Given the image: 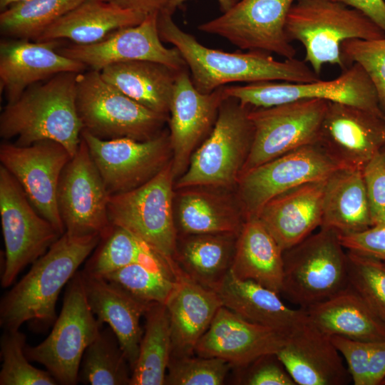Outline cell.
<instances>
[{"label":"cell","instance_id":"obj_1","mask_svg":"<svg viewBox=\"0 0 385 385\" xmlns=\"http://www.w3.org/2000/svg\"><path fill=\"white\" fill-rule=\"evenodd\" d=\"M166 11L158 14V28L164 42L180 52L195 87L207 93L229 83L261 81L304 83L320 78L304 61L296 58L277 61L262 51L225 52L206 47L183 31Z\"/></svg>","mask_w":385,"mask_h":385},{"label":"cell","instance_id":"obj_2","mask_svg":"<svg viewBox=\"0 0 385 385\" xmlns=\"http://www.w3.org/2000/svg\"><path fill=\"white\" fill-rule=\"evenodd\" d=\"M78 73L63 72L29 86L0 115V136L29 145L41 140L62 145L73 157L78 149L83 125L76 108Z\"/></svg>","mask_w":385,"mask_h":385},{"label":"cell","instance_id":"obj_3","mask_svg":"<svg viewBox=\"0 0 385 385\" xmlns=\"http://www.w3.org/2000/svg\"><path fill=\"white\" fill-rule=\"evenodd\" d=\"M101 237L64 232L34 263L29 272L2 297L0 326L19 329L26 322L56 321V302L63 287L96 250Z\"/></svg>","mask_w":385,"mask_h":385},{"label":"cell","instance_id":"obj_4","mask_svg":"<svg viewBox=\"0 0 385 385\" xmlns=\"http://www.w3.org/2000/svg\"><path fill=\"white\" fill-rule=\"evenodd\" d=\"M285 31L300 42L304 61L320 76L324 64L347 66L341 46L350 39H376L385 33L360 11L337 0H296L288 14Z\"/></svg>","mask_w":385,"mask_h":385},{"label":"cell","instance_id":"obj_5","mask_svg":"<svg viewBox=\"0 0 385 385\" xmlns=\"http://www.w3.org/2000/svg\"><path fill=\"white\" fill-rule=\"evenodd\" d=\"M338 232L321 227L283 251L281 294L305 309L346 288L348 262Z\"/></svg>","mask_w":385,"mask_h":385},{"label":"cell","instance_id":"obj_6","mask_svg":"<svg viewBox=\"0 0 385 385\" xmlns=\"http://www.w3.org/2000/svg\"><path fill=\"white\" fill-rule=\"evenodd\" d=\"M249 110L235 98L222 102L213 128L192 153L175 188L230 187L237 183L253 136Z\"/></svg>","mask_w":385,"mask_h":385},{"label":"cell","instance_id":"obj_7","mask_svg":"<svg viewBox=\"0 0 385 385\" xmlns=\"http://www.w3.org/2000/svg\"><path fill=\"white\" fill-rule=\"evenodd\" d=\"M76 102L83 130L103 140H147L160 133L169 118L129 98L93 69L78 73Z\"/></svg>","mask_w":385,"mask_h":385},{"label":"cell","instance_id":"obj_8","mask_svg":"<svg viewBox=\"0 0 385 385\" xmlns=\"http://www.w3.org/2000/svg\"><path fill=\"white\" fill-rule=\"evenodd\" d=\"M102 326L86 297L81 270L67 284L63 306L49 335L34 346H26L31 361L43 364L58 384L75 385L85 350Z\"/></svg>","mask_w":385,"mask_h":385},{"label":"cell","instance_id":"obj_9","mask_svg":"<svg viewBox=\"0 0 385 385\" xmlns=\"http://www.w3.org/2000/svg\"><path fill=\"white\" fill-rule=\"evenodd\" d=\"M174 179L171 160L142 185L111 195L108 203L113 226L128 230L173 260L178 237L173 208Z\"/></svg>","mask_w":385,"mask_h":385},{"label":"cell","instance_id":"obj_10","mask_svg":"<svg viewBox=\"0 0 385 385\" xmlns=\"http://www.w3.org/2000/svg\"><path fill=\"white\" fill-rule=\"evenodd\" d=\"M227 98L243 106L267 108L299 100H324L351 105L385 118L376 89L360 65L354 63L329 81L304 83L261 81L225 86Z\"/></svg>","mask_w":385,"mask_h":385},{"label":"cell","instance_id":"obj_11","mask_svg":"<svg viewBox=\"0 0 385 385\" xmlns=\"http://www.w3.org/2000/svg\"><path fill=\"white\" fill-rule=\"evenodd\" d=\"M329 101L299 100L267 108H250L251 146L240 175L307 145L317 143Z\"/></svg>","mask_w":385,"mask_h":385},{"label":"cell","instance_id":"obj_12","mask_svg":"<svg viewBox=\"0 0 385 385\" xmlns=\"http://www.w3.org/2000/svg\"><path fill=\"white\" fill-rule=\"evenodd\" d=\"M0 216L5 246L1 285L11 286L19 272L42 256L61 235L36 210L16 178L0 165Z\"/></svg>","mask_w":385,"mask_h":385},{"label":"cell","instance_id":"obj_13","mask_svg":"<svg viewBox=\"0 0 385 385\" xmlns=\"http://www.w3.org/2000/svg\"><path fill=\"white\" fill-rule=\"evenodd\" d=\"M343 168L315 143L297 148L242 173L237 185L245 220L257 216L262 207L277 195L301 185L327 179Z\"/></svg>","mask_w":385,"mask_h":385},{"label":"cell","instance_id":"obj_14","mask_svg":"<svg viewBox=\"0 0 385 385\" xmlns=\"http://www.w3.org/2000/svg\"><path fill=\"white\" fill-rule=\"evenodd\" d=\"M110 194L81 138L76 154L64 168L57 202L65 232L72 235L108 236L113 226L108 213Z\"/></svg>","mask_w":385,"mask_h":385},{"label":"cell","instance_id":"obj_15","mask_svg":"<svg viewBox=\"0 0 385 385\" xmlns=\"http://www.w3.org/2000/svg\"><path fill=\"white\" fill-rule=\"evenodd\" d=\"M81 138L110 195L142 185L172 160L166 131L147 140H137L129 138L103 140L82 130Z\"/></svg>","mask_w":385,"mask_h":385},{"label":"cell","instance_id":"obj_16","mask_svg":"<svg viewBox=\"0 0 385 385\" xmlns=\"http://www.w3.org/2000/svg\"><path fill=\"white\" fill-rule=\"evenodd\" d=\"M296 0H240L220 16L197 29L220 36L242 50L262 51L285 58H295L285 25Z\"/></svg>","mask_w":385,"mask_h":385},{"label":"cell","instance_id":"obj_17","mask_svg":"<svg viewBox=\"0 0 385 385\" xmlns=\"http://www.w3.org/2000/svg\"><path fill=\"white\" fill-rule=\"evenodd\" d=\"M72 156L60 143L46 140L29 145L3 142L0 161L18 181L38 213L63 235L57 202L62 172Z\"/></svg>","mask_w":385,"mask_h":385},{"label":"cell","instance_id":"obj_18","mask_svg":"<svg viewBox=\"0 0 385 385\" xmlns=\"http://www.w3.org/2000/svg\"><path fill=\"white\" fill-rule=\"evenodd\" d=\"M158 14L148 15L140 24L116 30L98 43H71L60 46L57 51L89 69L99 71L113 63L132 61L160 63L175 71L187 68L179 51L163 44L158 28Z\"/></svg>","mask_w":385,"mask_h":385},{"label":"cell","instance_id":"obj_19","mask_svg":"<svg viewBox=\"0 0 385 385\" xmlns=\"http://www.w3.org/2000/svg\"><path fill=\"white\" fill-rule=\"evenodd\" d=\"M188 70L177 73L170 106L169 138L175 178L185 173L192 152L211 132L220 108L227 98L225 86L207 93L199 91Z\"/></svg>","mask_w":385,"mask_h":385},{"label":"cell","instance_id":"obj_20","mask_svg":"<svg viewBox=\"0 0 385 385\" xmlns=\"http://www.w3.org/2000/svg\"><path fill=\"white\" fill-rule=\"evenodd\" d=\"M317 144L345 168L363 169L385 146V118L351 105L329 102Z\"/></svg>","mask_w":385,"mask_h":385},{"label":"cell","instance_id":"obj_21","mask_svg":"<svg viewBox=\"0 0 385 385\" xmlns=\"http://www.w3.org/2000/svg\"><path fill=\"white\" fill-rule=\"evenodd\" d=\"M287 337L274 329L247 321L222 306L197 343L195 354L220 358L232 367L241 368L263 355L276 354Z\"/></svg>","mask_w":385,"mask_h":385},{"label":"cell","instance_id":"obj_22","mask_svg":"<svg viewBox=\"0 0 385 385\" xmlns=\"http://www.w3.org/2000/svg\"><path fill=\"white\" fill-rule=\"evenodd\" d=\"M59 40L36 41L9 38L0 42V86L7 103L29 86L63 72L81 73L87 67L60 53Z\"/></svg>","mask_w":385,"mask_h":385},{"label":"cell","instance_id":"obj_23","mask_svg":"<svg viewBox=\"0 0 385 385\" xmlns=\"http://www.w3.org/2000/svg\"><path fill=\"white\" fill-rule=\"evenodd\" d=\"M276 354L297 385H344L351 380L331 337L309 319L287 336Z\"/></svg>","mask_w":385,"mask_h":385},{"label":"cell","instance_id":"obj_24","mask_svg":"<svg viewBox=\"0 0 385 385\" xmlns=\"http://www.w3.org/2000/svg\"><path fill=\"white\" fill-rule=\"evenodd\" d=\"M165 304L170 319L171 356L193 355L197 343L222 307L218 294L191 279L177 265L175 284Z\"/></svg>","mask_w":385,"mask_h":385},{"label":"cell","instance_id":"obj_25","mask_svg":"<svg viewBox=\"0 0 385 385\" xmlns=\"http://www.w3.org/2000/svg\"><path fill=\"white\" fill-rule=\"evenodd\" d=\"M81 274L91 311L101 325L106 323L114 332L133 371L143 334L140 319L150 303L102 277Z\"/></svg>","mask_w":385,"mask_h":385},{"label":"cell","instance_id":"obj_26","mask_svg":"<svg viewBox=\"0 0 385 385\" xmlns=\"http://www.w3.org/2000/svg\"><path fill=\"white\" fill-rule=\"evenodd\" d=\"M327 179L305 183L277 195L257 215L283 251L321 226Z\"/></svg>","mask_w":385,"mask_h":385},{"label":"cell","instance_id":"obj_27","mask_svg":"<svg viewBox=\"0 0 385 385\" xmlns=\"http://www.w3.org/2000/svg\"><path fill=\"white\" fill-rule=\"evenodd\" d=\"M213 290L223 307L247 321L287 337L307 320L304 309L290 308L279 294L254 281L239 279L230 270Z\"/></svg>","mask_w":385,"mask_h":385},{"label":"cell","instance_id":"obj_28","mask_svg":"<svg viewBox=\"0 0 385 385\" xmlns=\"http://www.w3.org/2000/svg\"><path fill=\"white\" fill-rule=\"evenodd\" d=\"M145 18L103 0H84L48 27L36 41L68 39L73 44L91 45Z\"/></svg>","mask_w":385,"mask_h":385},{"label":"cell","instance_id":"obj_29","mask_svg":"<svg viewBox=\"0 0 385 385\" xmlns=\"http://www.w3.org/2000/svg\"><path fill=\"white\" fill-rule=\"evenodd\" d=\"M231 272L281 294L283 250L256 216L246 218L237 235Z\"/></svg>","mask_w":385,"mask_h":385},{"label":"cell","instance_id":"obj_30","mask_svg":"<svg viewBox=\"0 0 385 385\" xmlns=\"http://www.w3.org/2000/svg\"><path fill=\"white\" fill-rule=\"evenodd\" d=\"M304 310L310 322L329 337L385 340V323L349 286Z\"/></svg>","mask_w":385,"mask_h":385},{"label":"cell","instance_id":"obj_31","mask_svg":"<svg viewBox=\"0 0 385 385\" xmlns=\"http://www.w3.org/2000/svg\"><path fill=\"white\" fill-rule=\"evenodd\" d=\"M371 226L362 169L343 168L333 173L326 180L320 227L350 234Z\"/></svg>","mask_w":385,"mask_h":385},{"label":"cell","instance_id":"obj_32","mask_svg":"<svg viewBox=\"0 0 385 385\" xmlns=\"http://www.w3.org/2000/svg\"><path fill=\"white\" fill-rule=\"evenodd\" d=\"M178 71L160 63L132 61L107 66L100 73L106 81L129 98L169 117Z\"/></svg>","mask_w":385,"mask_h":385},{"label":"cell","instance_id":"obj_33","mask_svg":"<svg viewBox=\"0 0 385 385\" xmlns=\"http://www.w3.org/2000/svg\"><path fill=\"white\" fill-rule=\"evenodd\" d=\"M238 235L197 234L178 237L173 260L188 277L214 289L231 269Z\"/></svg>","mask_w":385,"mask_h":385},{"label":"cell","instance_id":"obj_34","mask_svg":"<svg viewBox=\"0 0 385 385\" xmlns=\"http://www.w3.org/2000/svg\"><path fill=\"white\" fill-rule=\"evenodd\" d=\"M192 188L179 197L178 234L238 235L245 221L242 211L225 197Z\"/></svg>","mask_w":385,"mask_h":385},{"label":"cell","instance_id":"obj_35","mask_svg":"<svg viewBox=\"0 0 385 385\" xmlns=\"http://www.w3.org/2000/svg\"><path fill=\"white\" fill-rule=\"evenodd\" d=\"M133 264L170 273L176 263L155 250L128 230L113 226L110 234L101 240L83 270L99 277Z\"/></svg>","mask_w":385,"mask_h":385},{"label":"cell","instance_id":"obj_36","mask_svg":"<svg viewBox=\"0 0 385 385\" xmlns=\"http://www.w3.org/2000/svg\"><path fill=\"white\" fill-rule=\"evenodd\" d=\"M144 317L145 329L130 385H165L172 353L170 319L165 304L150 303Z\"/></svg>","mask_w":385,"mask_h":385},{"label":"cell","instance_id":"obj_37","mask_svg":"<svg viewBox=\"0 0 385 385\" xmlns=\"http://www.w3.org/2000/svg\"><path fill=\"white\" fill-rule=\"evenodd\" d=\"M132 369L117 336L108 327L101 330L84 351L78 382L90 385H130Z\"/></svg>","mask_w":385,"mask_h":385},{"label":"cell","instance_id":"obj_38","mask_svg":"<svg viewBox=\"0 0 385 385\" xmlns=\"http://www.w3.org/2000/svg\"><path fill=\"white\" fill-rule=\"evenodd\" d=\"M84 0H24L0 13L1 33L10 38L37 41L51 24Z\"/></svg>","mask_w":385,"mask_h":385},{"label":"cell","instance_id":"obj_39","mask_svg":"<svg viewBox=\"0 0 385 385\" xmlns=\"http://www.w3.org/2000/svg\"><path fill=\"white\" fill-rule=\"evenodd\" d=\"M26 337L19 329H4L0 340L1 385H56L46 370L34 367L25 353Z\"/></svg>","mask_w":385,"mask_h":385},{"label":"cell","instance_id":"obj_40","mask_svg":"<svg viewBox=\"0 0 385 385\" xmlns=\"http://www.w3.org/2000/svg\"><path fill=\"white\" fill-rule=\"evenodd\" d=\"M102 277L145 302L165 304L175 284L176 271L170 273L133 264Z\"/></svg>","mask_w":385,"mask_h":385},{"label":"cell","instance_id":"obj_41","mask_svg":"<svg viewBox=\"0 0 385 385\" xmlns=\"http://www.w3.org/2000/svg\"><path fill=\"white\" fill-rule=\"evenodd\" d=\"M348 286L385 323V262L348 251Z\"/></svg>","mask_w":385,"mask_h":385},{"label":"cell","instance_id":"obj_42","mask_svg":"<svg viewBox=\"0 0 385 385\" xmlns=\"http://www.w3.org/2000/svg\"><path fill=\"white\" fill-rule=\"evenodd\" d=\"M170 357L165 384L221 385L232 366L217 357Z\"/></svg>","mask_w":385,"mask_h":385},{"label":"cell","instance_id":"obj_43","mask_svg":"<svg viewBox=\"0 0 385 385\" xmlns=\"http://www.w3.org/2000/svg\"><path fill=\"white\" fill-rule=\"evenodd\" d=\"M341 53L346 66L356 63L364 70L385 113V37L347 40L341 46Z\"/></svg>","mask_w":385,"mask_h":385},{"label":"cell","instance_id":"obj_44","mask_svg":"<svg viewBox=\"0 0 385 385\" xmlns=\"http://www.w3.org/2000/svg\"><path fill=\"white\" fill-rule=\"evenodd\" d=\"M240 369L245 371L240 384L297 385L276 354L263 355Z\"/></svg>","mask_w":385,"mask_h":385},{"label":"cell","instance_id":"obj_45","mask_svg":"<svg viewBox=\"0 0 385 385\" xmlns=\"http://www.w3.org/2000/svg\"><path fill=\"white\" fill-rule=\"evenodd\" d=\"M345 360L354 385H366L369 359L376 342L352 339L340 336L330 337Z\"/></svg>","mask_w":385,"mask_h":385},{"label":"cell","instance_id":"obj_46","mask_svg":"<svg viewBox=\"0 0 385 385\" xmlns=\"http://www.w3.org/2000/svg\"><path fill=\"white\" fill-rule=\"evenodd\" d=\"M373 226L385 212V146L363 168Z\"/></svg>","mask_w":385,"mask_h":385},{"label":"cell","instance_id":"obj_47","mask_svg":"<svg viewBox=\"0 0 385 385\" xmlns=\"http://www.w3.org/2000/svg\"><path fill=\"white\" fill-rule=\"evenodd\" d=\"M339 237L348 251L385 262V226L374 225L361 232L339 234Z\"/></svg>","mask_w":385,"mask_h":385},{"label":"cell","instance_id":"obj_48","mask_svg":"<svg viewBox=\"0 0 385 385\" xmlns=\"http://www.w3.org/2000/svg\"><path fill=\"white\" fill-rule=\"evenodd\" d=\"M385 379V340L377 341L371 354L366 385H379Z\"/></svg>","mask_w":385,"mask_h":385},{"label":"cell","instance_id":"obj_49","mask_svg":"<svg viewBox=\"0 0 385 385\" xmlns=\"http://www.w3.org/2000/svg\"><path fill=\"white\" fill-rule=\"evenodd\" d=\"M351 6L368 16L385 33L384 0H337Z\"/></svg>","mask_w":385,"mask_h":385},{"label":"cell","instance_id":"obj_50","mask_svg":"<svg viewBox=\"0 0 385 385\" xmlns=\"http://www.w3.org/2000/svg\"><path fill=\"white\" fill-rule=\"evenodd\" d=\"M145 16L165 11L168 0H103Z\"/></svg>","mask_w":385,"mask_h":385},{"label":"cell","instance_id":"obj_51","mask_svg":"<svg viewBox=\"0 0 385 385\" xmlns=\"http://www.w3.org/2000/svg\"><path fill=\"white\" fill-rule=\"evenodd\" d=\"M188 0H168L165 11L173 15L178 7L181 6L185 1ZM240 0H217L220 11L224 13L230 9Z\"/></svg>","mask_w":385,"mask_h":385},{"label":"cell","instance_id":"obj_52","mask_svg":"<svg viewBox=\"0 0 385 385\" xmlns=\"http://www.w3.org/2000/svg\"><path fill=\"white\" fill-rule=\"evenodd\" d=\"M24 0H0V9L1 11L5 9L13 4L22 1Z\"/></svg>","mask_w":385,"mask_h":385},{"label":"cell","instance_id":"obj_53","mask_svg":"<svg viewBox=\"0 0 385 385\" xmlns=\"http://www.w3.org/2000/svg\"><path fill=\"white\" fill-rule=\"evenodd\" d=\"M375 225L385 226V212Z\"/></svg>","mask_w":385,"mask_h":385},{"label":"cell","instance_id":"obj_54","mask_svg":"<svg viewBox=\"0 0 385 385\" xmlns=\"http://www.w3.org/2000/svg\"><path fill=\"white\" fill-rule=\"evenodd\" d=\"M381 385H385V379L382 381Z\"/></svg>","mask_w":385,"mask_h":385}]
</instances>
